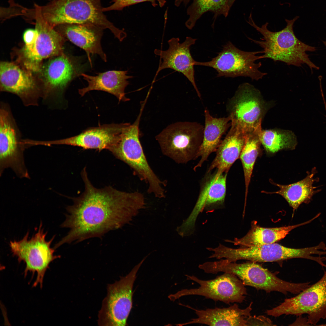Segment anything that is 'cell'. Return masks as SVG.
I'll use <instances>...</instances> for the list:
<instances>
[{"instance_id":"cell-1","label":"cell","mask_w":326,"mask_h":326,"mask_svg":"<svg viewBox=\"0 0 326 326\" xmlns=\"http://www.w3.org/2000/svg\"><path fill=\"white\" fill-rule=\"evenodd\" d=\"M81 176L84 191L66 207L68 213L60 226L69 231L55 245L56 248L64 244L101 237L128 223L145 207L142 193L120 191L110 186L96 188L89 180L85 168Z\"/></svg>"},{"instance_id":"cell-2","label":"cell","mask_w":326,"mask_h":326,"mask_svg":"<svg viewBox=\"0 0 326 326\" xmlns=\"http://www.w3.org/2000/svg\"><path fill=\"white\" fill-rule=\"evenodd\" d=\"M101 0H53L46 5L34 4L36 14L51 26L65 24H91L108 29L122 41L127 34L115 26L102 11Z\"/></svg>"},{"instance_id":"cell-3","label":"cell","mask_w":326,"mask_h":326,"mask_svg":"<svg viewBox=\"0 0 326 326\" xmlns=\"http://www.w3.org/2000/svg\"><path fill=\"white\" fill-rule=\"evenodd\" d=\"M299 18L296 16L291 20L286 19L285 27L280 31L273 32L268 28L267 22L261 27L257 26L253 20L251 13L247 22L262 37L259 40L248 38L262 48V59H270L275 62H282L288 65L297 67L306 64L312 72L313 69L318 70L319 67L311 61L306 52L315 51L316 49L302 42L295 35L293 24Z\"/></svg>"},{"instance_id":"cell-4","label":"cell","mask_w":326,"mask_h":326,"mask_svg":"<svg viewBox=\"0 0 326 326\" xmlns=\"http://www.w3.org/2000/svg\"><path fill=\"white\" fill-rule=\"evenodd\" d=\"M143 108L141 107L135 121L124 129L110 151L128 165L136 175L148 184L149 193L162 198L165 196L164 187L166 183L159 179L149 165L139 140V124Z\"/></svg>"},{"instance_id":"cell-5","label":"cell","mask_w":326,"mask_h":326,"mask_svg":"<svg viewBox=\"0 0 326 326\" xmlns=\"http://www.w3.org/2000/svg\"><path fill=\"white\" fill-rule=\"evenodd\" d=\"M206 270L208 273L219 272L234 274L245 286L262 290L266 292L276 291L286 294L288 292L298 294L309 287L310 283H292L281 280L267 269L251 261L238 264L226 259L208 262Z\"/></svg>"},{"instance_id":"cell-6","label":"cell","mask_w":326,"mask_h":326,"mask_svg":"<svg viewBox=\"0 0 326 326\" xmlns=\"http://www.w3.org/2000/svg\"><path fill=\"white\" fill-rule=\"evenodd\" d=\"M203 125L195 122L171 124L156 136L162 153L179 164L195 159L201 145Z\"/></svg>"},{"instance_id":"cell-7","label":"cell","mask_w":326,"mask_h":326,"mask_svg":"<svg viewBox=\"0 0 326 326\" xmlns=\"http://www.w3.org/2000/svg\"><path fill=\"white\" fill-rule=\"evenodd\" d=\"M40 222L37 232L30 238L27 232L21 240L11 241L9 246L13 256L18 258V262L23 261L26 264L24 276L28 272L37 274L33 287L39 285L42 288L46 271L50 264L60 256L54 254L55 250L51 247L54 235L49 241L46 239L47 232H44Z\"/></svg>"},{"instance_id":"cell-8","label":"cell","mask_w":326,"mask_h":326,"mask_svg":"<svg viewBox=\"0 0 326 326\" xmlns=\"http://www.w3.org/2000/svg\"><path fill=\"white\" fill-rule=\"evenodd\" d=\"M318 245L301 248L286 247L273 243L261 245L239 248L227 247L221 244L214 249V255L218 259L225 258L229 261L236 262L240 260H246L255 262H272L288 259L300 258L317 261L320 253Z\"/></svg>"},{"instance_id":"cell-9","label":"cell","mask_w":326,"mask_h":326,"mask_svg":"<svg viewBox=\"0 0 326 326\" xmlns=\"http://www.w3.org/2000/svg\"><path fill=\"white\" fill-rule=\"evenodd\" d=\"M262 50L246 51L236 47L229 41L223 47L218 55L209 61H196L195 66L212 68L217 72V77L235 78L245 77L256 81L261 79L267 75L266 72L261 71V62H257L262 59Z\"/></svg>"},{"instance_id":"cell-10","label":"cell","mask_w":326,"mask_h":326,"mask_svg":"<svg viewBox=\"0 0 326 326\" xmlns=\"http://www.w3.org/2000/svg\"><path fill=\"white\" fill-rule=\"evenodd\" d=\"M9 105L0 104V175L7 168L11 169L21 178L30 179L25 165L26 149Z\"/></svg>"},{"instance_id":"cell-11","label":"cell","mask_w":326,"mask_h":326,"mask_svg":"<svg viewBox=\"0 0 326 326\" xmlns=\"http://www.w3.org/2000/svg\"><path fill=\"white\" fill-rule=\"evenodd\" d=\"M147 256L126 276L108 285L98 314L100 326H125L132 306L133 288L139 268Z\"/></svg>"},{"instance_id":"cell-12","label":"cell","mask_w":326,"mask_h":326,"mask_svg":"<svg viewBox=\"0 0 326 326\" xmlns=\"http://www.w3.org/2000/svg\"><path fill=\"white\" fill-rule=\"evenodd\" d=\"M266 313L274 317L307 314L310 325H316L321 319L326 318V270L317 282L296 296L285 299L280 305L267 310Z\"/></svg>"},{"instance_id":"cell-13","label":"cell","mask_w":326,"mask_h":326,"mask_svg":"<svg viewBox=\"0 0 326 326\" xmlns=\"http://www.w3.org/2000/svg\"><path fill=\"white\" fill-rule=\"evenodd\" d=\"M267 109L260 91L247 82L239 85L226 104L231 121L239 124L245 132L262 129V120Z\"/></svg>"},{"instance_id":"cell-14","label":"cell","mask_w":326,"mask_h":326,"mask_svg":"<svg viewBox=\"0 0 326 326\" xmlns=\"http://www.w3.org/2000/svg\"><path fill=\"white\" fill-rule=\"evenodd\" d=\"M76 58L62 54L49 60L40 70L43 94V102L51 109L57 108L63 91L74 78L82 73Z\"/></svg>"},{"instance_id":"cell-15","label":"cell","mask_w":326,"mask_h":326,"mask_svg":"<svg viewBox=\"0 0 326 326\" xmlns=\"http://www.w3.org/2000/svg\"><path fill=\"white\" fill-rule=\"evenodd\" d=\"M188 280L200 285L198 288L184 289L168 297L171 301L185 296L197 295L220 301L226 304L241 303L247 294L246 289L242 281L233 274L224 273L209 280L200 279L194 275H186Z\"/></svg>"},{"instance_id":"cell-16","label":"cell","mask_w":326,"mask_h":326,"mask_svg":"<svg viewBox=\"0 0 326 326\" xmlns=\"http://www.w3.org/2000/svg\"><path fill=\"white\" fill-rule=\"evenodd\" d=\"M34 21L38 35L31 45L24 46L21 50V59L24 66L29 71L37 72L41 68L42 61L62 53L63 36L38 16L30 17Z\"/></svg>"},{"instance_id":"cell-17","label":"cell","mask_w":326,"mask_h":326,"mask_svg":"<svg viewBox=\"0 0 326 326\" xmlns=\"http://www.w3.org/2000/svg\"><path fill=\"white\" fill-rule=\"evenodd\" d=\"M201 186L196 204L188 217L178 227L180 232L185 236L193 234L199 214L203 210L212 211L223 206L226 192L227 173H207Z\"/></svg>"},{"instance_id":"cell-18","label":"cell","mask_w":326,"mask_h":326,"mask_svg":"<svg viewBox=\"0 0 326 326\" xmlns=\"http://www.w3.org/2000/svg\"><path fill=\"white\" fill-rule=\"evenodd\" d=\"M0 89L17 96L26 107L38 106L43 96V88L31 74L14 63L0 65Z\"/></svg>"},{"instance_id":"cell-19","label":"cell","mask_w":326,"mask_h":326,"mask_svg":"<svg viewBox=\"0 0 326 326\" xmlns=\"http://www.w3.org/2000/svg\"><path fill=\"white\" fill-rule=\"evenodd\" d=\"M129 123L105 124L87 129L79 134L65 139L42 141V145H68L84 149H95L110 151L116 144L124 129Z\"/></svg>"},{"instance_id":"cell-20","label":"cell","mask_w":326,"mask_h":326,"mask_svg":"<svg viewBox=\"0 0 326 326\" xmlns=\"http://www.w3.org/2000/svg\"><path fill=\"white\" fill-rule=\"evenodd\" d=\"M196 40V39L187 37L184 42L180 43L179 38L173 37L168 41L169 47L167 50L155 49L154 52L162 60L157 72V74L165 69H171L182 73L190 82L198 97L201 98V95L194 78V66L196 61L192 57L190 49L191 46L195 44Z\"/></svg>"},{"instance_id":"cell-21","label":"cell","mask_w":326,"mask_h":326,"mask_svg":"<svg viewBox=\"0 0 326 326\" xmlns=\"http://www.w3.org/2000/svg\"><path fill=\"white\" fill-rule=\"evenodd\" d=\"M56 30L73 43L86 52L91 66V54H97L104 62L107 58L101 45L104 29L91 24H65L55 27Z\"/></svg>"},{"instance_id":"cell-22","label":"cell","mask_w":326,"mask_h":326,"mask_svg":"<svg viewBox=\"0 0 326 326\" xmlns=\"http://www.w3.org/2000/svg\"><path fill=\"white\" fill-rule=\"evenodd\" d=\"M245 136L246 132L243 129L231 121L230 129L216 151V156L207 173L215 168L218 173H227L233 164L240 158Z\"/></svg>"},{"instance_id":"cell-23","label":"cell","mask_w":326,"mask_h":326,"mask_svg":"<svg viewBox=\"0 0 326 326\" xmlns=\"http://www.w3.org/2000/svg\"><path fill=\"white\" fill-rule=\"evenodd\" d=\"M253 302L247 308L241 309L236 304L227 308L193 309L197 316L180 325L200 324L210 326H247V319L251 315Z\"/></svg>"},{"instance_id":"cell-24","label":"cell","mask_w":326,"mask_h":326,"mask_svg":"<svg viewBox=\"0 0 326 326\" xmlns=\"http://www.w3.org/2000/svg\"><path fill=\"white\" fill-rule=\"evenodd\" d=\"M128 71L110 70L99 73L91 76L82 73L80 75L88 83V86L78 90L83 96L87 92L93 90L104 91L115 96L119 101H126L129 99L125 96V90L129 85L127 79L133 78L127 75Z\"/></svg>"},{"instance_id":"cell-25","label":"cell","mask_w":326,"mask_h":326,"mask_svg":"<svg viewBox=\"0 0 326 326\" xmlns=\"http://www.w3.org/2000/svg\"><path fill=\"white\" fill-rule=\"evenodd\" d=\"M205 123L202 142L196 157H200L193 168L195 171L201 167L209 155L216 151L221 143V138L231 125L229 117L216 118L213 117L209 110L204 111Z\"/></svg>"},{"instance_id":"cell-26","label":"cell","mask_w":326,"mask_h":326,"mask_svg":"<svg viewBox=\"0 0 326 326\" xmlns=\"http://www.w3.org/2000/svg\"><path fill=\"white\" fill-rule=\"evenodd\" d=\"M312 219L304 222L295 225L280 227L266 228L258 225L256 222L251 224V227L248 233L241 238H235L234 240H225L227 242L241 247L261 245L274 243L283 238L293 229L314 220Z\"/></svg>"},{"instance_id":"cell-27","label":"cell","mask_w":326,"mask_h":326,"mask_svg":"<svg viewBox=\"0 0 326 326\" xmlns=\"http://www.w3.org/2000/svg\"><path fill=\"white\" fill-rule=\"evenodd\" d=\"M316 172L315 168L314 167L311 172H307V175L304 178L288 185L279 184L270 180V182L278 187L279 190L276 192L263 191V192L268 194H277L281 196L293 210L295 211L302 203H309L313 196L320 191L319 190H316L317 187L313 186L314 182L318 181V178H314Z\"/></svg>"},{"instance_id":"cell-28","label":"cell","mask_w":326,"mask_h":326,"mask_svg":"<svg viewBox=\"0 0 326 326\" xmlns=\"http://www.w3.org/2000/svg\"><path fill=\"white\" fill-rule=\"evenodd\" d=\"M191 1L192 3L187 11L189 18L185 23L186 27L190 30L204 13L208 11L213 12L215 21L219 15L226 17L231 7L230 0H175L174 4L177 6L181 3L186 5Z\"/></svg>"},{"instance_id":"cell-29","label":"cell","mask_w":326,"mask_h":326,"mask_svg":"<svg viewBox=\"0 0 326 326\" xmlns=\"http://www.w3.org/2000/svg\"><path fill=\"white\" fill-rule=\"evenodd\" d=\"M261 130L246 133L245 143L240 156L244 171L245 201L254 165L260 152V134Z\"/></svg>"},{"instance_id":"cell-30","label":"cell","mask_w":326,"mask_h":326,"mask_svg":"<svg viewBox=\"0 0 326 326\" xmlns=\"http://www.w3.org/2000/svg\"><path fill=\"white\" fill-rule=\"evenodd\" d=\"M261 144L268 153L273 154L282 150L294 149L297 138L292 131L280 129L261 130L260 134Z\"/></svg>"},{"instance_id":"cell-31","label":"cell","mask_w":326,"mask_h":326,"mask_svg":"<svg viewBox=\"0 0 326 326\" xmlns=\"http://www.w3.org/2000/svg\"><path fill=\"white\" fill-rule=\"evenodd\" d=\"M113 3L107 7L103 8L104 12L111 11H121L124 8L130 5L145 2H150L155 7L159 5L163 6L166 2V0H113Z\"/></svg>"},{"instance_id":"cell-32","label":"cell","mask_w":326,"mask_h":326,"mask_svg":"<svg viewBox=\"0 0 326 326\" xmlns=\"http://www.w3.org/2000/svg\"><path fill=\"white\" fill-rule=\"evenodd\" d=\"M267 325L275 326L269 318L263 315L258 316H250L247 319V326Z\"/></svg>"},{"instance_id":"cell-33","label":"cell","mask_w":326,"mask_h":326,"mask_svg":"<svg viewBox=\"0 0 326 326\" xmlns=\"http://www.w3.org/2000/svg\"><path fill=\"white\" fill-rule=\"evenodd\" d=\"M38 35V31L36 28L26 30L24 33L23 37L24 46H29L32 44L35 41Z\"/></svg>"},{"instance_id":"cell-34","label":"cell","mask_w":326,"mask_h":326,"mask_svg":"<svg viewBox=\"0 0 326 326\" xmlns=\"http://www.w3.org/2000/svg\"><path fill=\"white\" fill-rule=\"evenodd\" d=\"M289 325L290 326H307L310 325L308 322L307 318H304L302 317L301 315L296 319V320L292 323Z\"/></svg>"},{"instance_id":"cell-35","label":"cell","mask_w":326,"mask_h":326,"mask_svg":"<svg viewBox=\"0 0 326 326\" xmlns=\"http://www.w3.org/2000/svg\"><path fill=\"white\" fill-rule=\"evenodd\" d=\"M235 0H230V2L232 4H233Z\"/></svg>"},{"instance_id":"cell-36","label":"cell","mask_w":326,"mask_h":326,"mask_svg":"<svg viewBox=\"0 0 326 326\" xmlns=\"http://www.w3.org/2000/svg\"><path fill=\"white\" fill-rule=\"evenodd\" d=\"M323 42L324 46L326 47V40L325 41H323Z\"/></svg>"},{"instance_id":"cell-37","label":"cell","mask_w":326,"mask_h":326,"mask_svg":"<svg viewBox=\"0 0 326 326\" xmlns=\"http://www.w3.org/2000/svg\"><path fill=\"white\" fill-rule=\"evenodd\" d=\"M323 325H326V324H323Z\"/></svg>"},{"instance_id":"cell-38","label":"cell","mask_w":326,"mask_h":326,"mask_svg":"<svg viewBox=\"0 0 326 326\" xmlns=\"http://www.w3.org/2000/svg\"><path fill=\"white\" fill-rule=\"evenodd\" d=\"M26 147H27V146H26Z\"/></svg>"}]
</instances>
